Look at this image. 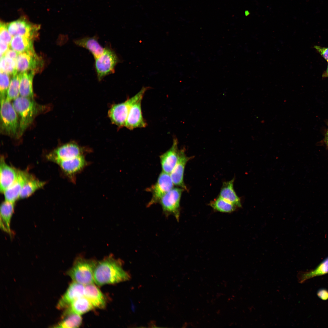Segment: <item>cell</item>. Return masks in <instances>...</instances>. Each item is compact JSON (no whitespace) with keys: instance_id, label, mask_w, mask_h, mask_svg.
Here are the masks:
<instances>
[{"instance_id":"6da1fadb","label":"cell","mask_w":328,"mask_h":328,"mask_svg":"<svg viewBox=\"0 0 328 328\" xmlns=\"http://www.w3.org/2000/svg\"><path fill=\"white\" fill-rule=\"evenodd\" d=\"M94 278L97 285L102 286L127 281L129 279L130 276L123 269L119 261L108 257L97 262Z\"/></svg>"},{"instance_id":"7a4b0ae2","label":"cell","mask_w":328,"mask_h":328,"mask_svg":"<svg viewBox=\"0 0 328 328\" xmlns=\"http://www.w3.org/2000/svg\"><path fill=\"white\" fill-rule=\"evenodd\" d=\"M32 98L19 96L13 102V106L20 119L19 136L22 134L39 112V107Z\"/></svg>"},{"instance_id":"3957f363","label":"cell","mask_w":328,"mask_h":328,"mask_svg":"<svg viewBox=\"0 0 328 328\" xmlns=\"http://www.w3.org/2000/svg\"><path fill=\"white\" fill-rule=\"evenodd\" d=\"M150 88L149 87L143 86L135 95L128 98L125 101L112 105L108 112V116L112 123L117 126L119 128L125 127L131 107L138 101L142 99L145 92Z\"/></svg>"},{"instance_id":"277c9868","label":"cell","mask_w":328,"mask_h":328,"mask_svg":"<svg viewBox=\"0 0 328 328\" xmlns=\"http://www.w3.org/2000/svg\"><path fill=\"white\" fill-rule=\"evenodd\" d=\"M97 263L94 260L78 258L66 274L73 282L84 286L94 284V272Z\"/></svg>"},{"instance_id":"5b68a950","label":"cell","mask_w":328,"mask_h":328,"mask_svg":"<svg viewBox=\"0 0 328 328\" xmlns=\"http://www.w3.org/2000/svg\"><path fill=\"white\" fill-rule=\"evenodd\" d=\"M1 132L10 136L19 134V123L17 114L12 104L6 99H0Z\"/></svg>"},{"instance_id":"8992f818","label":"cell","mask_w":328,"mask_h":328,"mask_svg":"<svg viewBox=\"0 0 328 328\" xmlns=\"http://www.w3.org/2000/svg\"><path fill=\"white\" fill-rule=\"evenodd\" d=\"M121 61L113 49L109 46L105 47L102 53L95 58L94 68L98 80L114 73L116 66Z\"/></svg>"},{"instance_id":"52a82bcc","label":"cell","mask_w":328,"mask_h":328,"mask_svg":"<svg viewBox=\"0 0 328 328\" xmlns=\"http://www.w3.org/2000/svg\"><path fill=\"white\" fill-rule=\"evenodd\" d=\"M184 190L179 187H173L165 194L159 203L163 213L166 216L172 215L179 221L180 214V201Z\"/></svg>"},{"instance_id":"ba28073f","label":"cell","mask_w":328,"mask_h":328,"mask_svg":"<svg viewBox=\"0 0 328 328\" xmlns=\"http://www.w3.org/2000/svg\"><path fill=\"white\" fill-rule=\"evenodd\" d=\"M89 151L87 148L72 142L59 147L49 154L47 158L53 162L56 160L69 159L85 155Z\"/></svg>"},{"instance_id":"9c48e42d","label":"cell","mask_w":328,"mask_h":328,"mask_svg":"<svg viewBox=\"0 0 328 328\" xmlns=\"http://www.w3.org/2000/svg\"><path fill=\"white\" fill-rule=\"evenodd\" d=\"M174 185L170 174L162 171L155 183L146 189L147 191L152 194L147 207L159 203L162 196L173 188Z\"/></svg>"},{"instance_id":"30bf717a","label":"cell","mask_w":328,"mask_h":328,"mask_svg":"<svg viewBox=\"0 0 328 328\" xmlns=\"http://www.w3.org/2000/svg\"><path fill=\"white\" fill-rule=\"evenodd\" d=\"M85 155L67 160H56L53 162L57 164L64 173L73 182H75L77 175L87 166L88 163Z\"/></svg>"},{"instance_id":"8fae6325","label":"cell","mask_w":328,"mask_h":328,"mask_svg":"<svg viewBox=\"0 0 328 328\" xmlns=\"http://www.w3.org/2000/svg\"><path fill=\"white\" fill-rule=\"evenodd\" d=\"M16 62L18 73L29 71L36 72L42 67L43 63L41 58L36 54L34 50L19 53Z\"/></svg>"},{"instance_id":"7c38bea8","label":"cell","mask_w":328,"mask_h":328,"mask_svg":"<svg viewBox=\"0 0 328 328\" xmlns=\"http://www.w3.org/2000/svg\"><path fill=\"white\" fill-rule=\"evenodd\" d=\"M8 30L13 37L19 35L34 39L39 27L32 24L24 18H21L6 24Z\"/></svg>"},{"instance_id":"4fadbf2b","label":"cell","mask_w":328,"mask_h":328,"mask_svg":"<svg viewBox=\"0 0 328 328\" xmlns=\"http://www.w3.org/2000/svg\"><path fill=\"white\" fill-rule=\"evenodd\" d=\"M192 157L187 156L185 150H179L177 162L170 174L174 185L187 191V188L184 181V173L186 165Z\"/></svg>"},{"instance_id":"5bb4252c","label":"cell","mask_w":328,"mask_h":328,"mask_svg":"<svg viewBox=\"0 0 328 328\" xmlns=\"http://www.w3.org/2000/svg\"><path fill=\"white\" fill-rule=\"evenodd\" d=\"M85 286L73 282L59 300L56 306L58 309L67 308L73 301L84 296Z\"/></svg>"},{"instance_id":"9a60e30c","label":"cell","mask_w":328,"mask_h":328,"mask_svg":"<svg viewBox=\"0 0 328 328\" xmlns=\"http://www.w3.org/2000/svg\"><path fill=\"white\" fill-rule=\"evenodd\" d=\"M140 100L133 104L131 107L126 121L125 127L132 130L136 128L145 127L147 123L144 118L142 112L141 102Z\"/></svg>"},{"instance_id":"2e32d148","label":"cell","mask_w":328,"mask_h":328,"mask_svg":"<svg viewBox=\"0 0 328 328\" xmlns=\"http://www.w3.org/2000/svg\"><path fill=\"white\" fill-rule=\"evenodd\" d=\"M30 175L26 172L19 170L15 180L3 193L5 200L15 203L19 198L22 187Z\"/></svg>"},{"instance_id":"e0dca14e","label":"cell","mask_w":328,"mask_h":328,"mask_svg":"<svg viewBox=\"0 0 328 328\" xmlns=\"http://www.w3.org/2000/svg\"><path fill=\"white\" fill-rule=\"evenodd\" d=\"M178 144L177 140L174 139L170 148L160 155L162 172L170 174L174 169L178 159Z\"/></svg>"},{"instance_id":"ac0fdd59","label":"cell","mask_w":328,"mask_h":328,"mask_svg":"<svg viewBox=\"0 0 328 328\" xmlns=\"http://www.w3.org/2000/svg\"><path fill=\"white\" fill-rule=\"evenodd\" d=\"M0 167V189L3 193L15 180L19 170L7 165L3 156L1 157Z\"/></svg>"},{"instance_id":"d6986e66","label":"cell","mask_w":328,"mask_h":328,"mask_svg":"<svg viewBox=\"0 0 328 328\" xmlns=\"http://www.w3.org/2000/svg\"><path fill=\"white\" fill-rule=\"evenodd\" d=\"M94 306L84 296L73 302L63 313V318L72 314L81 315L92 310Z\"/></svg>"},{"instance_id":"ffe728a7","label":"cell","mask_w":328,"mask_h":328,"mask_svg":"<svg viewBox=\"0 0 328 328\" xmlns=\"http://www.w3.org/2000/svg\"><path fill=\"white\" fill-rule=\"evenodd\" d=\"M84 296L91 302L94 307L104 309L106 301L104 295L94 284L85 286Z\"/></svg>"},{"instance_id":"44dd1931","label":"cell","mask_w":328,"mask_h":328,"mask_svg":"<svg viewBox=\"0 0 328 328\" xmlns=\"http://www.w3.org/2000/svg\"><path fill=\"white\" fill-rule=\"evenodd\" d=\"M98 39L97 36L91 37L86 36L75 39L74 42L77 46L87 49L95 59L101 55L104 49L99 43Z\"/></svg>"},{"instance_id":"7402d4cb","label":"cell","mask_w":328,"mask_h":328,"mask_svg":"<svg viewBox=\"0 0 328 328\" xmlns=\"http://www.w3.org/2000/svg\"><path fill=\"white\" fill-rule=\"evenodd\" d=\"M35 73L33 71H29L19 73L20 96L33 98L32 82Z\"/></svg>"},{"instance_id":"603a6c76","label":"cell","mask_w":328,"mask_h":328,"mask_svg":"<svg viewBox=\"0 0 328 328\" xmlns=\"http://www.w3.org/2000/svg\"><path fill=\"white\" fill-rule=\"evenodd\" d=\"M234 178L223 183L219 196L236 207H241V204L240 199L236 194L234 189Z\"/></svg>"},{"instance_id":"cb8c5ba5","label":"cell","mask_w":328,"mask_h":328,"mask_svg":"<svg viewBox=\"0 0 328 328\" xmlns=\"http://www.w3.org/2000/svg\"><path fill=\"white\" fill-rule=\"evenodd\" d=\"M14 203L5 200L0 207V226L2 229L10 233V223L14 211Z\"/></svg>"},{"instance_id":"d4e9b609","label":"cell","mask_w":328,"mask_h":328,"mask_svg":"<svg viewBox=\"0 0 328 328\" xmlns=\"http://www.w3.org/2000/svg\"><path fill=\"white\" fill-rule=\"evenodd\" d=\"M32 39L19 35L12 37L9 47L19 53L34 50Z\"/></svg>"},{"instance_id":"484cf974","label":"cell","mask_w":328,"mask_h":328,"mask_svg":"<svg viewBox=\"0 0 328 328\" xmlns=\"http://www.w3.org/2000/svg\"><path fill=\"white\" fill-rule=\"evenodd\" d=\"M328 273V257L323 261L315 269L306 272H299L297 275L298 282H304L308 279L315 277Z\"/></svg>"},{"instance_id":"4316f807","label":"cell","mask_w":328,"mask_h":328,"mask_svg":"<svg viewBox=\"0 0 328 328\" xmlns=\"http://www.w3.org/2000/svg\"><path fill=\"white\" fill-rule=\"evenodd\" d=\"M46 182L40 181L30 175L24 184L19 198H25L31 196L37 190L43 187Z\"/></svg>"},{"instance_id":"83f0119b","label":"cell","mask_w":328,"mask_h":328,"mask_svg":"<svg viewBox=\"0 0 328 328\" xmlns=\"http://www.w3.org/2000/svg\"><path fill=\"white\" fill-rule=\"evenodd\" d=\"M209 205L214 210L223 213H231L237 207L219 196L210 202Z\"/></svg>"},{"instance_id":"f1b7e54d","label":"cell","mask_w":328,"mask_h":328,"mask_svg":"<svg viewBox=\"0 0 328 328\" xmlns=\"http://www.w3.org/2000/svg\"><path fill=\"white\" fill-rule=\"evenodd\" d=\"M60 323L55 325L56 328H78L81 324L82 319L81 315L72 314L67 316Z\"/></svg>"},{"instance_id":"f546056e","label":"cell","mask_w":328,"mask_h":328,"mask_svg":"<svg viewBox=\"0 0 328 328\" xmlns=\"http://www.w3.org/2000/svg\"><path fill=\"white\" fill-rule=\"evenodd\" d=\"M20 78L19 73L13 75L11 78L8 89L6 99L11 101L19 96Z\"/></svg>"},{"instance_id":"4dcf8cb0","label":"cell","mask_w":328,"mask_h":328,"mask_svg":"<svg viewBox=\"0 0 328 328\" xmlns=\"http://www.w3.org/2000/svg\"><path fill=\"white\" fill-rule=\"evenodd\" d=\"M0 72L12 76L17 73L16 60L3 56L0 58Z\"/></svg>"},{"instance_id":"1f68e13d","label":"cell","mask_w":328,"mask_h":328,"mask_svg":"<svg viewBox=\"0 0 328 328\" xmlns=\"http://www.w3.org/2000/svg\"><path fill=\"white\" fill-rule=\"evenodd\" d=\"M0 99L6 98L7 91L10 84L9 75L0 72Z\"/></svg>"},{"instance_id":"d6a6232c","label":"cell","mask_w":328,"mask_h":328,"mask_svg":"<svg viewBox=\"0 0 328 328\" xmlns=\"http://www.w3.org/2000/svg\"><path fill=\"white\" fill-rule=\"evenodd\" d=\"M12 36L9 32L6 24L1 22L0 25V42L9 45Z\"/></svg>"},{"instance_id":"836d02e7","label":"cell","mask_w":328,"mask_h":328,"mask_svg":"<svg viewBox=\"0 0 328 328\" xmlns=\"http://www.w3.org/2000/svg\"><path fill=\"white\" fill-rule=\"evenodd\" d=\"M314 48L328 63V47L316 45Z\"/></svg>"},{"instance_id":"e575fe53","label":"cell","mask_w":328,"mask_h":328,"mask_svg":"<svg viewBox=\"0 0 328 328\" xmlns=\"http://www.w3.org/2000/svg\"><path fill=\"white\" fill-rule=\"evenodd\" d=\"M317 295L321 299L326 300L328 299V290L324 289H320L317 292Z\"/></svg>"},{"instance_id":"d590c367","label":"cell","mask_w":328,"mask_h":328,"mask_svg":"<svg viewBox=\"0 0 328 328\" xmlns=\"http://www.w3.org/2000/svg\"><path fill=\"white\" fill-rule=\"evenodd\" d=\"M19 53L9 48L3 56H7L16 60Z\"/></svg>"},{"instance_id":"8d00e7d4","label":"cell","mask_w":328,"mask_h":328,"mask_svg":"<svg viewBox=\"0 0 328 328\" xmlns=\"http://www.w3.org/2000/svg\"><path fill=\"white\" fill-rule=\"evenodd\" d=\"M0 58L2 57L9 48V45L2 42H0Z\"/></svg>"},{"instance_id":"74e56055","label":"cell","mask_w":328,"mask_h":328,"mask_svg":"<svg viewBox=\"0 0 328 328\" xmlns=\"http://www.w3.org/2000/svg\"><path fill=\"white\" fill-rule=\"evenodd\" d=\"M322 77H328V65L326 70L323 73Z\"/></svg>"},{"instance_id":"f35d334b","label":"cell","mask_w":328,"mask_h":328,"mask_svg":"<svg viewBox=\"0 0 328 328\" xmlns=\"http://www.w3.org/2000/svg\"><path fill=\"white\" fill-rule=\"evenodd\" d=\"M326 137L327 142L328 145V129L326 133Z\"/></svg>"}]
</instances>
